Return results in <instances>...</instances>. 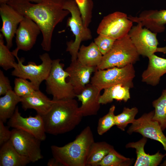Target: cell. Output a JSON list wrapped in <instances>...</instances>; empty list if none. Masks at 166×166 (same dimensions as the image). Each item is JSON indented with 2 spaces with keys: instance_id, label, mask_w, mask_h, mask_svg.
Wrapping results in <instances>:
<instances>
[{
  "instance_id": "5b68a950",
  "label": "cell",
  "mask_w": 166,
  "mask_h": 166,
  "mask_svg": "<svg viewBox=\"0 0 166 166\" xmlns=\"http://www.w3.org/2000/svg\"><path fill=\"white\" fill-rule=\"evenodd\" d=\"M64 10L69 11L71 16L68 18L67 26L70 29L75 37L74 41L67 42L66 51L71 55V61L76 60L77 54L82 42L91 40V32L83 23L79 10L75 0H66L64 6Z\"/></svg>"
},
{
  "instance_id": "277c9868",
  "label": "cell",
  "mask_w": 166,
  "mask_h": 166,
  "mask_svg": "<svg viewBox=\"0 0 166 166\" xmlns=\"http://www.w3.org/2000/svg\"><path fill=\"white\" fill-rule=\"evenodd\" d=\"M140 55L128 34L116 40L111 49L103 56L97 68L104 69L133 64L139 60Z\"/></svg>"
},
{
  "instance_id": "8fae6325",
  "label": "cell",
  "mask_w": 166,
  "mask_h": 166,
  "mask_svg": "<svg viewBox=\"0 0 166 166\" xmlns=\"http://www.w3.org/2000/svg\"><path fill=\"white\" fill-rule=\"evenodd\" d=\"M154 114V110L152 111L135 119L127 133L129 134L138 133L143 137L158 141L162 144L166 151V137L159 123L152 120Z\"/></svg>"
},
{
  "instance_id": "52a82bcc",
  "label": "cell",
  "mask_w": 166,
  "mask_h": 166,
  "mask_svg": "<svg viewBox=\"0 0 166 166\" xmlns=\"http://www.w3.org/2000/svg\"><path fill=\"white\" fill-rule=\"evenodd\" d=\"M135 77L133 64H130L122 67L97 69L91 78L90 83L101 91L118 84H122L132 88Z\"/></svg>"
},
{
  "instance_id": "ac0fdd59",
  "label": "cell",
  "mask_w": 166,
  "mask_h": 166,
  "mask_svg": "<svg viewBox=\"0 0 166 166\" xmlns=\"http://www.w3.org/2000/svg\"><path fill=\"white\" fill-rule=\"evenodd\" d=\"M101 91L91 84H88L80 94L76 96L81 102L79 110L83 117L97 114L101 104L99 101Z\"/></svg>"
},
{
  "instance_id": "7a4b0ae2",
  "label": "cell",
  "mask_w": 166,
  "mask_h": 166,
  "mask_svg": "<svg viewBox=\"0 0 166 166\" xmlns=\"http://www.w3.org/2000/svg\"><path fill=\"white\" fill-rule=\"evenodd\" d=\"M53 101L49 111L42 116L46 133L57 135L73 130L83 117L77 101L74 98Z\"/></svg>"
},
{
  "instance_id": "e0dca14e",
  "label": "cell",
  "mask_w": 166,
  "mask_h": 166,
  "mask_svg": "<svg viewBox=\"0 0 166 166\" xmlns=\"http://www.w3.org/2000/svg\"><path fill=\"white\" fill-rule=\"evenodd\" d=\"M128 18L133 22L140 23L154 33H160L165 30L166 10H145L138 16L129 15Z\"/></svg>"
},
{
  "instance_id": "d6a6232c",
  "label": "cell",
  "mask_w": 166,
  "mask_h": 166,
  "mask_svg": "<svg viewBox=\"0 0 166 166\" xmlns=\"http://www.w3.org/2000/svg\"><path fill=\"white\" fill-rule=\"evenodd\" d=\"M81 14L84 26L88 27L92 17L93 3L92 0H75Z\"/></svg>"
},
{
  "instance_id": "484cf974",
  "label": "cell",
  "mask_w": 166,
  "mask_h": 166,
  "mask_svg": "<svg viewBox=\"0 0 166 166\" xmlns=\"http://www.w3.org/2000/svg\"><path fill=\"white\" fill-rule=\"evenodd\" d=\"M113 148V146L105 142H94L89 150L86 166H95Z\"/></svg>"
},
{
  "instance_id": "5bb4252c",
  "label": "cell",
  "mask_w": 166,
  "mask_h": 166,
  "mask_svg": "<svg viewBox=\"0 0 166 166\" xmlns=\"http://www.w3.org/2000/svg\"><path fill=\"white\" fill-rule=\"evenodd\" d=\"M41 32L39 27L33 21L25 17L19 24L15 34L16 48L12 53L17 59L20 50L27 51L35 44L38 36Z\"/></svg>"
},
{
  "instance_id": "f1b7e54d",
  "label": "cell",
  "mask_w": 166,
  "mask_h": 166,
  "mask_svg": "<svg viewBox=\"0 0 166 166\" xmlns=\"http://www.w3.org/2000/svg\"><path fill=\"white\" fill-rule=\"evenodd\" d=\"M4 37L0 34V66L7 71L14 68L16 63L12 52L4 44Z\"/></svg>"
},
{
  "instance_id": "83f0119b",
  "label": "cell",
  "mask_w": 166,
  "mask_h": 166,
  "mask_svg": "<svg viewBox=\"0 0 166 166\" xmlns=\"http://www.w3.org/2000/svg\"><path fill=\"white\" fill-rule=\"evenodd\" d=\"M132 160L120 154L113 148L95 166H128Z\"/></svg>"
},
{
  "instance_id": "60d3db41",
  "label": "cell",
  "mask_w": 166,
  "mask_h": 166,
  "mask_svg": "<svg viewBox=\"0 0 166 166\" xmlns=\"http://www.w3.org/2000/svg\"><path fill=\"white\" fill-rule=\"evenodd\" d=\"M160 165L162 166H166V159L162 164H160Z\"/></svg>"
},
{
  "instance_id": "4316f807",
  "label": "cell",
  "mask_w": 166,
  "mask_h": 166,
  "mask_svg": "<svg viewBox=\"0 0 166 166\" xmlns=\"http://www.w3.org/2000/svg\"><path fill=\"white\" fill-rule=\"evenodd\" d=\"M152 105L154 108L152 120L159 123L163 131L166 128V89L158 98L152 101Z\"/></svg>"
},
{
  "instance_id": "d6986e66",
  "label": "cell",
  "mask_w": 166,
  "mask_h": 166,
  "mask_svg": "<svg viewBox=\"0 0 166 166\" xmlns=\"http://www.w3.org/2000/svg\"><path fill=\"white\" fill-rule=\"evenodd\" d=\"M148 58V66L142 74L141 81L148 85L156 86L159 84L161 77L166 73V58L155 53Z\"/></svg>"
},
{
  "instance_id": "44dd1931",
  "label": "cell",
  "mask_w": 166,
  "mask_h": 166,
  "mask_svg": "<svg viewBox=\"0 0 166 166\" xmlns=\"http://www.w3.org/2000/svg\"><path fill=\"white\" fill-rule=\"evenodd\" d=\"M21 97L22 107L25 111L34 109L37 114L42 116L49 111L53 102V100H50L39 90L30 95Z\"/></svg>"
},
{
  "instance_id": "6da1fadb",
  "label": "cell",
  "mask_w": 166,
  "mask_h": 166,
  "mask_svg": "<svg viewBox=\"0 0 166 166\" xmlns=\"http://www.w3.org/2000/svg\"><path fill=\"white\" fill-rule=\"evenodd\" d=\"M66 0H44L40 3L32 4L28 0H11L7 4L37 24L42 35V48L49 51L54 29L70 14L64 9Z\"/></svg>"
},
{
  "instance_id": "2e32d148",
  "label": "cell",
  "mask_w": 166,
  "mask_h": 166,
  "mask_svg": "<svg viewBox=\"0 0 166 166\" xmlns=\"http://www.w3.org/2000/svg\"><path fill=\"white\" fill-rule=\"evenodd\" d=\"M97 70V67L84 65L77 59L71 61L65 70L69 74L67 81L72 85L76 96L80 94L89 84L92 73Z\"/></svg>"
},
{
  "instance_id": "603a6c76",
  "label": "cell",
  "mask_w": 166,
  "mask_h": 166,
  "mask_svg": "<svg viewBox=\"0 0 166 166\" xmlns=\"http://www.w3.org/2000/svg\"><path fill=\"white\" fill-rule=\"evenodd\" d=\"M103 55L94 42L88 46L81 45L77 54V59L81 63L90 66L97 67L101 63Z\"/></svg>"
},
{
  "instance_id": "d590c367",
  "label": "cell",
  "mask_w": 166,
  "mask_h": 166,
  "mask_svg": "<svg viewBox=\"0 0 166 166\" xmlns=\"http://www.w3.org/2000/svg\"><path fill=\"white\" fill-rule=\"evenodd\" d=\"M4 123L0 120V146L8 141L10 139L11 131L5 126Z\"/></svg>"
},
{
  "instance_id": "9a60e30c",
  "label": "cell",
  "mask_w": 166,
  "mask_h": 166,
  "mask_svg": "<svg viewBox=\"0 0 166 166\" xmlns=\"http://www.w3.org/2000/svg\"><path fill=\"white\" fill-rule=\"evenodd\" d=\"M0 14L2 22L0 31L6 40V46L10 49L18 26L24 17L7 3L0 4Z\"/></svg>"
},
{
  "instance_id": "74e56055",
  "label": "cell",
  "mask_w": 166,
  "mask_h": 166,
  "mask_svg": "<svg viewBox=\"0 0 166 166\" xmlns=\"http://www.w3.org/2000/svg\"><path fill=\"white\" fill-rule=\"evenodd\" d=\"M156 52L162 53L164 54H166V45L162 47H158L157 49Z\"/></svg>"
},
{
  "instance_id": "7402d4cb",
  "label": "cell",
  "mask_w": 166,
  "mask_h": 166,
  "mask_svg": "<svg viewBox=\"0 0 166 166\" xmlns=\"http://www.w3.org/2000/svg\"><path fill=\"white\" fill-rule=\"evenodd\" d=\"M31 162L16 150L10 140L1 146L0 166H25Z\"/></svg>"
},
{
  "instance_id": "f35d334b",
  "label": "cell",
  "mask_w": 166,
  "mask_h": 166,
  "mask_svg": "<svg viewBox=\"0 0 166 166\" xmlns=\"http://www.w3.org/2000/svg\"><path fill=\"white\" fill-rule=\"evenodd\" d=\"M30 2H34L36 3H40L43 2L44 0H28Z\"/></svg>"
},
{
  "instance_id": "7c38bea8",
  "label": "cell",
  "mask_w": 166,
  "mask_h": 166,
  "mask_svg": "<svg viewBox=\"0 0 166 166\" xmlns=\"http://www.w3.org/2000/svg\"><path fill=\"white\" fill-rule=\"evenodd\" d=\"M157 34L138 23L133 26L128 35L139 55L148 57L157 52Z\"/></svg>"
},
{
  "instance_id": "cb8c5ba5",
  "label": "cell",
  "mask_w": 166,
  "mask_h": 166,
  "mask_svg": "<svg viewBox=\"0 0 166 166\" xmlns=\"http://www.w3.org/2000/svg\"><path fill=\"white\" fill-rule=\"evenodd\" d=\"M131 88L122 84H118L104 89L102 94L99 98L101 104L111 103L114 100L119 101L127 102L130 98V89Z\"/></svg>"
},
{
  "instance_id": "4fadbf2b",
  "label": "cell",
  "mask_w": 166,
  "mask_h": 166,
  "mask_svg": "<svg viewBox=\"0 0 166 166\" xmlns=\"http://www.w3.org/2000/svg\"><path fill=\"white\" fill-rule=\"evenodd\" d=\"M8 125L29 133L41 141L46 138L44 121L42 116L37 114L34 117H22L17 106L13 116L9 119Z\"/></svg>"
},
{
  "instance_id": "ffe728a7",
  "label": "cell",
  "mask_w": 166,
  "mask_h": 166,
  "mask_svg": "<svg viewBox=\"0 0 166 166\" xmlns=\"http://www.w3.org/2000/svg\"><path fill=\"white\" fill-rule=\"evenodd\" d=\"M147 141V138L143 137L137 142H130L126 145V148L136 149V159L134 166H157L166 155L161 154L159 151L153 155L147 154L144 147Z\"/></svg>"
},
{
  "instance_id": "8d00e7d4",
  "label": "cell",
  "mask_w": 166,
  "mask_h": 166,
  "mask_svg": "<svg viewBox=\"0 0 166 166\" xmlns=\"http://www.w3.org/2000/svg\"><path fill=\"white\" fill-rule=\"evenodd\" d=\"M47 165L48 166H61V164L53 157L49 160L47 163Z\"/></svg>"
},
{
  "instance_id": "f546056e",
  "label": "cell",
  "mask_w": 166,
  "mask_h": 166,
  "mask_svg": "<svg viewBox=\"0 0 166 166\" xmlns=\"http://www.w3.org/2000/svg\"><path fill=\"white\" fill-rule=\"evenodd\" d=\"M138 112V109L136 107L131 108L124 107L121 113L115 116V125L121 130L124 131L128 124L133 122Z\"/></svg>"
},
{
  "instance_id": "d4e9b609",
  "label": "cell",
  "mask_w": 166,
  "mask_h": 166,
  "mask_svg": "<svg viewBox=\"0 0 166 166\" xmlns=\"http://www.w3.org/2000/svg\"><path fill=\"white\" fill-rule=\"evenodd\" d=\"M21 97L10 90L0 98V120L5 123L13 115Z\"/></svg>"
},
{
  "instance_id": "4dcf8cb0",
  "label": "cell",
  "mask_w": 166,
  "mask_h": 166,
  "mask_svg": "<svg viewBox=\"0 0 166 166\" xmlns=\"http://www.w3.org/2000/svg\"><path fill=\"white\" fill-rule=\"evenodd\" d=\"M115 106L112 105L110 108L108 113L98 120L97 131L99 135H102L115 125L114 112Z\"/></svg>"
},
{
  "instance_id": "9c48e42d",
  "label": "cell",
  "mask_w": 166,
  "mask_h": 166,
  "mask_svg": "<svg viewBox=\"0 0 166 166\" xmlns=\"http://www.w3.org/2000/svg\"><path fill=\"white\" fill-rule=\"evenodd\" d=\"M133 23L125 13L116 11L104 17L98 25L97 33L98 35L117 40L128 34Z\"/></svg>"
},
{
  "instance_id": "3957f363",
  "label": "cell",
  "mask_w": 166,
  "mask_h": 166,
  "mask_svg": "<svg viewBox=\"0 0 166 166\" xmlns=\"http://www.w3.org/2000/svg\"><path fill=\"white\" fill-rule=\"evenodd\" d=\"M94 142L90 127L87 126L72 142L59 147L52 145L50 148L53 157L63 166H86L89 149Z\"/></svg>"
},
{
  "instance_id": "8992f818",
  "label": "cell",
  "mask_w": 166,
  "mask_h": 166,
  "mask_svg": "<svg viewBox=\"0 0 166 166\" xmlns=\"http://www.w3.org/2000/svg\"><path fill=\"white\" fill-rule=\"evenodd\" d=\"M60 61L59 59L53 60L49 73L45 80L46 91L53 96V100L74 98L76 96L73 87L67 79L69 74Z\"/></svg>"
},
{
  "instance_id": "ab89813d",
  "label": "cell",
  "mask_w": 166,
  "mask_h": 166,
  "mask_svg": "<svg viewBox=\"0 0 166 166\" xmlns=\"http://www.w3.org/2000/svg\"><path fill=\"white\" fill-rule=\"evenodd\" d=\"M11 0H0V4H6Z\"/></svg>"
},
{
  "instance_id": "ba28073f",
  "label": "cell",
  "mask_w": 166,
  "mask_h": 166,
  "mask_svg": "<svg viewBox=\"0 0 166 166\" xmlns=\"http://www.w3.org/2000/svg\"><path fill=\"white\" fill-rule=\"evenodd\" d=\"M42 63L37 65L35 62L30 61L26 65L23 62L24 58L17 59L18 63L11 72V75L18 77L29 80L36 89L39 90L40 86L48 77L52 66L53 60L49 54L45 53L39 56Z\"/></svg>"
},
{
  "instance_id": "836d02e7",
  "label": "cell",
  "mask_w": 166,
  "mask_h": 166,
  "mask_svg": "<svg viewBox=\"0 0 166 166\" xmlns=\"http://www.w3.org/2000/svg\"><path fill=\"white\" fill-rule=\"evenodd\" d=\"M116 40L106 36L99 35L94 39L103 55L106 54L112 48Z\"/></svg>"
},
{
  "instance_id": "1f68e13d",
  "label": "cell",
  "mask_w": 166,
  "mask_h": 166,
  "mask_svg": "<svg viewBox=\"0 0 166 166\" xmlns=\"http://www.w3.org/2000/svg\"><path fill=\"white\" fill-rule=\"evenodd\" d=\"M14 91L20 97L30 95L37 90L32 83L27 79L18 77L14 80Z\"/></svg>"
},
{
  "instance_id": "30bf717a",
  "label": "cell",
  "mask_w": 166,
  "mask_h": 166,
  "mask_svg": "<svg viewBox=\"0 0 166 166\" xmlns=\"http://www.w3.org/2000/svg\"><path fill=\"white\" fill-rule=\"evenodd\" d=\"M11 131L10 140L19 153L32 163L43 158L40 148L41 140L22 130L13 128Z\"/></svg>"
},
{
  "instance_id": "e575fe53",
  "label": "cell",
  "mask_w": 166,
  "mask_h": 166,
  "mask_svg": "<svg viewBox=\"0 0 166 166\" xmlns=\"http://www.w3.org/2000/svg\"><path fill=\"white\" fill-rule=\"evenodd\" d=\"M12 90L10 80L3 72L0 70V95H4L8 91Z\"/></svg>"
}]
</instances>
